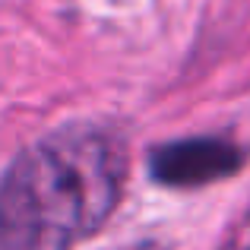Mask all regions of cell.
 <instances>
[{
	"label": "cell",
	"instance_id": "7a4b0ae2",
	"mask_svg": "<svg viewBox=\"0 0 250 250\" xmlns=\"http://www.w3.org/2000/svg\"><path fill=\"white\" fill-rule=\"evenodd\" d=\"M244 149L222 136H190L165 143L152 152L149 171L165 187H200L241 171Z\"/></svg>",
	"mask_w": 250,
	"mask_h": 250
},
{
	"label": "cell",
	"instance_id": "6da1fadb",
	"mask_svg": "<svg viewBox=\"0 0 250 250\" xmlns=\"http://www.w3.org/2000/svg\"><path fill=\"white\" fill-rule=\"evenodd\" d=\"M127 149L111 130L73 124L0 174V250H73L114 212Z\"/></svg>",
	"mask_w": 250,
	"mask_h": 250
}]
</instances>
